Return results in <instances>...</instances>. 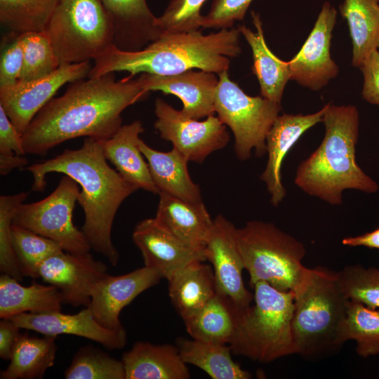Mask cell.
<instances>
[{"label": "cell", "instance_id": "1", "mask_svg": "<svg viewBox=\"0 0 379 379\" xmlns=\"http://www.w3.org/2000/svg\"><path fill=\"white\" fill-rule=\"evenodd\" d=\"M149 93L139 77L116 80L114 72L74 81L38 112L23 133L25 153L44 156L79 137L108 139L122 126L123 111Z\"/></svg>", "mask_w": 379, "mask_h": 379}, {"label": "cell", "instance_id": "2", "mask_svg": "<svg viewBox=\"0 0 379 379\" xmlns=\"http://www.w3.org/2000/svg\"><path fill=\"white\" fill-rule=\"evenodd\" d=\"M101 140L86 138L80 148L66 149L24 170L33 175V191L44 190L46 176L51 173H63L81 186L78 202L85 215L81 231L91 249L115 266L119 255L112 240L114 219L123 201L139 189L109 166Z\"/></svg>", "mask_w": 379, "mask_h": 379}, {"label": "cell", "instance_id": "3", "mask_svg": "<svg viewBox=\"0 0 379 379\" xmlns=\"http://www.w3.org/2000/svg\"><path fill=\"white\" fill-rule=\"evenodd\" d=\"M238 29L204 35L199 30L164 34L143 48L126 51L112 45L95 60L88 77L109 72L172 75L198 69L219 74L241 53Z\"/></svg>", "mask_w": 379, "mask_h": 379}, {"label": "cell", "instance_id": "4", "mask_svg": "<svg viewBox=\"0 0 379 379\" xmlns=\"http://www.w3.org/2000/svg\"><path fill=\"white\" fill-rule=\"evenodd\" d=\"M321 145L297 168L295 184L306 194L340 205L345 190L375 193L378 183L359 166L356 145L359 115L354 105H326Z\"/></svg>", "mask_w": 379, "mask_h": 379}, {"label": "cell", "instance_id": "5", "mask_svg": "<svg viewBox=\"0 0 379 379\" xmlns=\"http://www.w3.org/2000/svg\"><path fill=\"white\" fill-rule=\"evenodd\" d=\"M293 292L295 354L315 358L341 347L348 299L341 288L338 272L323 267H306Z\"/></svg>", "mask_w": 379, "mask_h": 379}, {"label": "cell", "instance_id": "6", "mask_svg": "<svg viewBox=\"0 0 379 379\" xmlns=\"http://www.w3.org/2000/svg\"><path fill=\"white\" fill-rule=\"evenodd\" d=\"M251 305L237 309L232 353L267 363L295 354L292 331L293 291H279L265 281L253 286Z\"/></svg>", "mask_w": 379, "mask_h": 379}, {"label": "cell", "instance_id": "7", "mask_svg": "<svg viewBox=\"0 0 379 379\" xmlns=\"http://www.w3.org/2000/svg\"><path fill=\"white\" fill-rule=\"evenodd\" d=\"M236 240L253 286L265 281L281 291H293L306 267L302 242L274 224L251 220L236 228Z\"/></svg>", "mask_w": 379, "mask_h": 379}, {"label": "cell", "instance_id": "8", "mask_svg": "<svg viewBox=\"0 0 379 379\" xmlns=\"http://www.w3.org/2000/svg\"><path fill=\"white\" fill-rule=\"evenodd\" d=\"M46 31L60 65L95 60L113 45V25L100 0H59Z\"/></svg>", "mask_w": 379, "mask_h": 379}, {"label": "cell", "instance_id": "9", "mask_svg": "<svg viewBox=\"0 0 379 379\" xmlns=\"http://www.w3.org/2000/svg\"><path fill=\"white\" fill-rule=\"evenodd\" d=\"M218 75L215 112L234 134L237 158L248 159L253 149L257 157L263 156L267 152L266 137L279 115L281 103L247 95L230 79L228 70Z\"/></svg>", "mask_w": 379, "mask_h": 379}, {"label": "cell", "instance_id": "10", "mask_svg": "<svg viewBox=\"0 0 379 379\" xmlns=\"http://www.w3.org/2000/svg\"><path fill=\"white\" fill-rule=\"evenodd\" d=\"M79 194L78 183L65 175L48 197L39 201L22 203L13 223L56 241L66 252L89 253L90 244L72 221Z\"/></svg>", "mask_w": 379, "mask_h": 379}, {"label": "cell", "instance_id": "11", "mask_svg": "<svg viewBox=\"0 0 379 379\" xmlns=\"http://www.w3.org/2000/svg\"><path fill=\"white\" fill-rule=\"evenodd\" d=\"M154 128L161 138L170 141L189 161L202 163L230 140L226 126L214 114L198 121L185 116L159 98L154 102Z\"/></svg>", "mask_w": 379, "mask_h": 379}, {"label": "cell", "instance_id": "12", "mask_svg": "<svg viewBox=\"0 0 379 379\" xmlns=\"http://www.w3.org/2000/svg\"><path fill=\"white\" fill-rule=\"evenodd\" d=\"M91 68L90 61L61 64L45 77L31 81L19 80L11 86L0 87V106L18 131L23 134L59 88L66 83L88 77Z\"/></svg>", "mask_w": 379, "mask_h": 379}, {"label": "cell", "instance_id": "13", "mask_svg": "<svg viewBox=\"0 0 379 379\" xmlns=\"http://www.w3.org/2000/svg\"><path fill=\"white\" fill-rule=\"evenodd\" d=\"M233 223L219 215L213 219L204 253L211 265L217 292L229 298L241 309L249 306L253 295L246 289L242 279L244 265L235 236Z\"/></svg>", "mask_w": 379, "mask_h": 379}, {"label": "cell", "instance_id": "14", "mask_svg": "<svg viewBox=\"0 0 379 379\" xmlns=\"http://www.w3.org/2000/svg\"><path fill=\"white\" fill-rule=\"evenodd\" d=\"M336 17L335 8L329 2H325L301 49L288 62L291 79L317 91L337 77L338 67L330 53Z\"/></svg>", "mask_w": 379, "mask_h": 379}, {"label": "cell", "instance_id": "15", "mask_svg": "<svg viewBox=\"0 0 379 379\" xmlns=\"http://www.w3.org/2000/svg\"><path fill=\"white\" fill-rule=\"evenodd\" d=\"M107 270L90 253L64 251L46 259L39 266L38 277L60 291L63 303L88 307L93 286L107 274Z\"/></svg>", "mask_w": 379, "mask_h": 379}, {"label": "cell", "instance_id": "16", "mask_svg": "<svg viewBox=\"0 0 379 379\" xmlns=\"http://www.w3.org/2000/svg\"><path fill=\"white\" fill-rule=\"evenodd\" d=\"M161 279L162 277L157 271L146 266L121 275L107 273L93 286L88 307L105 328L124 331L119 319L121 310Z\"/></svg>", "mask_w": 379, "mask_h": 379}, {"label": "cell", "instance_id": "17", "mask_svg": "<svg viewBox=\"0 0 379 379\" xmlns=\"http://www.w3.org/2000/svg\"><path fill=\"white\" fill-rule=\"evenodd\" d=\"M132 239L141 252L144 266L168 280L190 263L205 261L204 251L194 249L159 225L155 218L140 222Z\"/></svg>", "mask_w": 379, "mask_h": 379}, {"label": "cell", "instance_id": "18", "mask_svg": "<svg viewBox=\"0 0 379 379\" xmlns=\"http://www.w3.org/2000/svg\"><path fill=\"white\" fill-rule=\"evenodd\" d=\"M11 319L20 328L46 335H77L98 343L108 350H120L127 342L126 330L117 331L105 328L95 319L89 307L73 314L62 313L60 310L25 312Z\"/></svg>", "mask_w": 379, "mask_h": 379}, {"label": "cell", "instance_id": "19", "mask_svg": "<svg viewBox=\"0 0 379 379\" xmlns=\"http://www.w3.org/2000/svg\"><path fill=\"white\" fill-rule=\"evenodd\" d=\"M148 92L160 91L178 97L182 102L181 112L199 119L215 113V98L219 78L213 72L190 69L172 75L142 73L139 77Z\"/></svg>", "mask_w": 379, "mask_h": 379}, {"label": "cell", "instance_id": "20", "mask_svg": "<svg viewBox=\"0 0 379 379\" xmlns=\"http://www.w3.org/2000/svg\"><path fill=\"white\" fill-rule=\"evenodd\" d=\"M326 109V105L313 114L279 115L269 131L266 137L268 160L260 179L266 185L274 206H277L286 194L281 175L284 157L306 131L322 122Z\"/></svg>", "mask_w": 379, "mask_h": 379}, {"label": "cell", "instance_id": "21", "mask_svg": "<svg viewBox=\"0 0 379 379\" xmlns=\"http://www.w3.org/2000/svg\"><path fill=\"white\" fill-rule=\"evenodd\" d=\"M114 28L113 45L126 51L140 50L161 33L146 0H100Z\"/></svg>", "mask_w": 379, "mask_h": 379}, {"label": "cell", "instance_id": "22", "mask_svg": "<svg viewBox=\"0 0 379 379\" xmlns=\"http://www.w3.org/2000/svg\"><path fill=\"white\" fill-rule=\"evenodd\" d=\"M157 222L191 248L204 251L211 219L203 202L191 203L160 192Z\"/></svg>", "mask_w": 379, "mask_h": 379}, {"label": "cell", "instance_id": "23", "mask_svg": "<svg viewBox=\"0 0 379 379\" xmlns=\"http://www.w3.org/2000/svg\"><path fill=\"white\" fill-rule=\"evenodd\" d=\"M142 132V124L138 120L121 126L112 137L101 140L103 153L127 181L139 190L159 194L148 164L139 147Z\"/></svg>", "mask_w": 379, "mask_h": 379}, {"label": "cell", "instance_id": "24", "mask_svg": "<svg viewBox=\"0 0 379 379\" xmlns=\"http://www.w3.org/2000/svg\"><path fill=\"white\" fill-rule=\"evenodd\" d=\"M126 379H188L190 373L178 348L170 344L136 342L124 352Z\"/></svg>", "mask_w": 379, "mask_h": 379}, {"label": "cell", "instance_id": "25", "mask_svg": "<svg viewBox=\"0 0 379 379\" xmlns=\"http://www.w3.org/2000/svg\"><path fill=\"white\" fill-rule=\"evenodd\" d=\"M139 147L159 194L166 193L191 203L203 202L200 188L189 174V160L182 154L173 147L166 152L158 151L141 139Z\"/></svg>", "mask_w": 379, "mask_h": 379}, {"label": "cell", "instance_id": "26", "mask_svg": "<svg viewBox=\"0 0 379 379\" xmlns=\"http://www.w3.org/2000/svg\"><path fill=\"white\" fill-rule=\"evenodd\" d=\"M251 15L255 32L245 25L237 29L251 48L252 70L259 81L261 96L281 103L285 86L291 79L288 62L277 57L267 46L259 14L252 11Z\"/></svg>", "mask_w": 379, "mask_h": 379}, {"label": "cell", "instance_id": "27", "mask_svg": "<svg viewBox=\"0 0 379 379\" xmlns=\"http://www.w3.org/2000/svg\"><path fill=\"white\" fill-rule=\"evenodd\" d=\"M204 262L190 263L168 280L169 297L183 321L197 313L217 293L213 268Z\"/></svg>", "mask_w": 379, "mask_h": 379}, {"label": "cell", "instance_id": "28", "mask_svg": "<svg viewBox=\"0 0 379 379\" xmlns=\"http://www.w3.org/2000/svg\"><path fill=\"white\" fill-rule=\"evenodd\" d=\"M62 303V293L52 285L34 283L25 286L6 274L2 273L0 277L1 319L11 318L25 312L61 310Z\"/></svg>", "mask_w": 379, "mask_h": 379}, {"label": "cell", "instance_id": "29", "mask_svg": "<svg viewBox=\"0 0 379 379\" xmlns=\"http://www.w3.org/2000/svg\"><path fill=\"white\" fill-rule=\"evenodd\" d=\"M56 336L41 338L20 334L13 347L10 363L1 371V379L42 378L54 365L57 345Z\"/></svg>", "mask_w": 379, "mask_h": 379}, {"label": "cell", "instance_id": "30", "mask_svg": "<svg viewBox=\"0 0 379 379\" xmlns=\"http://www.w3.org/2000/svg\"><path fill=\"white\" fill-rule=\"evenodd\" d=\"M339 10L349 26L352 64L359 68L373 51L379 49V1L344 0Z\"/></svg>", "mask_w": 379, "mask_h": 379}, {"label": "cell", "instance_id": "31", "mask_svg": "<svg viewBox=\"0 0 379 379\" xmlns=\"http://www.w3.org/2000/svg\"><path fill=\"white\" fill-rule=\"evenodd\" d=\"M177 347L182 360L195 366L213 379H248L251 374L234 362L227 344L179 338Z\"/></svg>", "mask_w": 379, "mask_h": 379}, {"label": "cell", "instance_id": "32", "mask_svg": "<svg viewBox=\"0 0 379 379\" xmlns=\"http://www.w3.org/2000/svg\"><path fill=\"white\" fill-rule=\"evenodd\" d=\"M237 307L227 297L216 295L197 313L185 321L192 338L229 344L235 329Z\"/></svg>", "mask_w": 379, "mask_h": 379}, {"label": "cell", "instance_id": "33", "mask_svg": "<svg viewBox=\"0 0 379 379\" xmlns=\"http://www.w3.org/2000/svg\"><path fill=\"white\" fill-rule=\"evenodd\" d=\"M59 0H0V22L11 33L46 31Z\"/></svg>", "mask_w": 379, "mask_h": 379}, {"label": "cell", "instance_id": "34", "mask_svg": "<svg viewBox=\"0 0 379 379\" xmlns=\"http://www.w3.org/2000/svg\"><path fill=\"white\" fill-rule=\"evenodd\" d=\"M342 339L356 342L357 353L363 357L379 354V310L348 300Z\"/></svg>", "mask_w": 379, "mask_h": 379}, {"label": "cell", "instance_id": "35", "mask_svg": "<svg viewBox=\"0 0 379 379\" xmlns=\"http://www.w3.org/2000/svg\"><path fill=\"white\" fill-rule=\"evenodd\" d=\"M66 379H126L123 361L88 345L81 347L74 355L64 372Z\"/></svg>", "mask_w": 379, "mask_h": 379}, {"label": "cell", "instance_id": "36", "mask_svg": "<svg viewBox=\"0 0 379 379\" xmlns=\"http://www.w3.org/2000/svg\"><path fill=\"white\" fill-rule=\"evenodd\" d=\"M11 232L13 248L25 277L39 278L40 265L48 258L64 251L56 241L21 226L13 223Z\"/></svg>", "mask_w": 379, "mask_h": 379}, {"label": "cell", "instance_id": "37", "mask_svg": "<svg viewBox=\"0 0 379 379\" xmlns=\"http://www.w3.org/2000/svg\"><path fill=\"white\" fill-rule=\"evenodd\" d=\"M24 53L19 80L31 81L45 77L60 65L46 31L20 34Z\"/></svg>", "mask_w": 379, "mask_h": 379}, {"label": "cell", "instance_id": "38", "mask_svg": "<svg viewBox=\"0 0 379 379\" xmlns=\"http://www.w3.org/2000/svg\"><path fill=\"white\" fill-rule=\"evenodd\" d=\"M28 192L0 197V270L20 281L24 277L13 245L11 226L16 211Z\"/></svg>", "mask_w": 379, "mask_h": 379}, {"label": "cell", "instance_id": "39", "mask_svg": "<svg viewBox=\"0 0 379 379\" xmlns=\"http://www.w3.org/2000/svg\"><path fill=\"white\" fill-rule=\"evenodd\" d=\"M338 274L341 288L348 300L379 310V270L354 265L346 266Z\"/></svg>", "mask_w": 379, "mask_h": 379}, {"label": "cell", "instance_id": "40", "mask_svg": "<svg viewBox=\"0 0 379 379\" xmlns=\"http://www.w3.org/2000/svg\"><path fill=\"white\" fill-rule=\"evenodd\" d=\"M206 1H171L163 14L157 18V25L161 35L199 30L202 18L200 11Z\"/></svg>", "mask_w": 379, "mask_h": 379}, {"label": "cell", "instance_id": "41", "mask_svg": "<svg viewBox=\"0 0 379 379\" xmlns=\"http://www.w3.org/2000/svg\"><path fill=\"white\" fill-rule=\"evenodd\" d=\"M253 0H213L210 11L202 15L201 27L229 29L242 20Z\"/></svg>", "mask_w": 379, "mask_h": 379}, {"label": "cell", "instance_id": "42", "mask_svg": "<svg viewBox=\"0 0 379 379\" xmlns=\"http://www.w3.org/2000/svg\"><path fill=\"white\" fill-rule=\"evenodd\" d=\"M0 60V87L19 81L23 65V48L20 34L10 33L4 41Z\"/></svg>", "mask_w": 379, "mask_h": 379}, {"label": "cell", "instance_id": "43", "mask_svg": "<svg viewBox=\"0 0 379 379\" xmlns=\"http://www.w3.org/2000/svg\"><path fill=\"white\" fill-rule=\"evenodd\" d=\"M359 68L364 77L361 93L364 99L379 106V50L373 51Z\"/></svg>", "mask_w": 379, "mask_h": 379}, {"label": "cell", "instance_id": "44", "mask_svg": "<svg viewBox=\"0 0 379 379\" xmlns=\"http://www.w3.org/2000/svg\"><path fill=\"white\" fill-rule=\"evenodd\" d=\"M0 154L25 155L21 134L0 106Z\"/></svg>", "mask_w": 379, "mask_h": 379}, {"label": "cell", "instance_id": "45", "mask_svg": "<svg viewBox=\"0 0 379 379\" xmlns=\"http://www.w3.org/2000/svg\"><path fill=\"white\" fill-rule=\"evenodd\" d=\"M20 328L11 319L3 318L0 321V357L10 360L13 347L20 335Z\"/></svg>", "mask_w": 379, "mask_h": 379}, {"label": "cell", "instance_id": "46", "mask_svg": "<svg viewBox=\"0 0 379 379\" xmlns=\"http://www.w3.org/2000/svg\"><path fill=\"white\" fill-rule=\"evenodd\" d=\"M342 244L347 246H366L379 249V227L361 235L345 237L342 240Z\"/></svg>", "mask_w": 379, "mask_h": 379}, {"label": "cell", "instance_id": "47", "mask_svg": "<svg viewBox=\"0 0 379 379\" xmlns=\"http://www.w3.org/2000/svg\"><path fill=\"white\" fill-rule=\"evenodd\" d=\"M28 160L24 155L0 154V174L6 175L15 168H25Z\"/></svg>", "mask_w": 379, "mask_h": 379}, {"label": "cell", "instance_id": "48", "mask_svg": "<svg viewBox=\"0 0 379 379\" xmlns=\"http://www.w3.org/2000/svg\"><path fill=\"white\" fill-rule=\"evenodd\" d=\"M379 1V0H378Z\"/></svg>", "mask_w": 379, "mask_h": 379}]
</instances>
